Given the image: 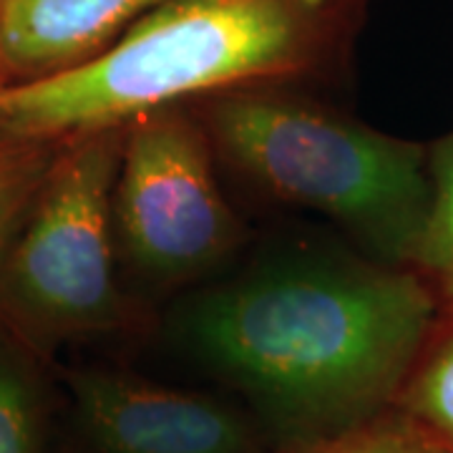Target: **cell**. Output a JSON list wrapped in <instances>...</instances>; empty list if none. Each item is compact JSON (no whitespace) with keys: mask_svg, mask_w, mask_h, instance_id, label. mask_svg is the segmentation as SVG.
<instances>
[{"mask_svg":"<svg viewBox=\"0 0 453 453\" xmlns=\"http://www.w3.org/2000/svg\"><path fill=\"white\" fill-rule=\"evenodd\" d=\"M431 174V217L413 259V270L421 273L436 292L453 297V134L441 139L428 151Z\"/></svg>","mask_w":453,"mask_h":453,"instance_id":"9c48e42d","label":"cell"},{"mask_svg":"<svg viewBox=\"0 0 453 453\" xmlns=\"http://www.w3.org/2000/svg\"><path fill=\"white\" fill-rule=\"evenodd\" d=\"M0 453H43V398L28 360L0 348Z\"/></svg>","mask_w":453,"mask_h":453,"instance_id":"30bf717a","label":"cell"},{"mask_svg":"<svg viewBox=\"0 0 453 453\" xmlns=\"http://www.w3.org/2000/svg\"><path fill=\"white\" fill-rule=\"evenodd\" d=\"M446 303L449 310L434 325L395 411L453 446V297Z\"/></svg>","mask_w":453,"mask_h":453,"instance_id":"ba28073f","label":"cell"},{"mask_svg":"<svg viewBox=\"0 0 453 453\" xmlns=\"http://www.w3.org/2000/svg\"><path fill=\"white\" fill-rule=\"evenodd\" d=\"M288 453H453V446L393 408L357 428Z\"/></svg>","mask_w":453,"mask_h":453,"instance_id":"8fae6325","label":"cell"},{"mask_svg":"<svg viewBox=\"0 0 453 453\" xmlns=\"http://www.w3.org/2000/svg\"><path fill=\"white\" fill-rule=\"evenodd\" d=\"M327 0H166L96 56L0 86L11 142L121 129L181 98L295 73L320 41Z\"/></svg>","mask_w":453,"mask_h":453,"instance_id":"7a4b0ae2","label":"cell"},{"mask_svg":"<svg viewBox=\"0 0 453 453\" xmlns=\"http://www.w3.org/2000/svg\"><path fill=\"white\" fill-rule=\"evenodd\" d=\"M43 142H0V252L49 172Z\"/></svg>","mask_w":453,"mask_h":453,"instance_id":"7c38bea8","label":"cell"},{"mask_svg":"<svg viewBox=\"0 0 453 453\" xmlns=\"http://www.w3.org/2000/svg\"><path fill=\"white\" fill-rule=\"evenodd\" d=\"M210 131L259 189L330 217L375 262L413 267L434 199L426 146L305 101L247 91L211 104Z\"/></svg>","mask_w":453,"mask_h":453,"instance_id":"3957f363","label":"cell"},{"mask_svg":"<svg viewBox=\"0 0 453 453\" xmlns=\"http://www.w3.org/2000/svg\"><path fill=\"white\" fill-rule=\"evenodd\" d=\"M76 421L96 453H262L255 423L226 401L119 371H73Z\"/></svg>","mask_w":453,"mask_h":453,"instance_id":"8992f818","label":"cell"},{"mask_svg":"<svg viewBox=\"0 0 453 453\" xmlns=\"http://www.w3.org/2000/svg\"><path fill=\"white\" fill-rule=\"evenodd\" d=\"M438 297L413 267L280 259L196 297L179 335L295 451L395 408L438 320Z\"/></svg>","mask_w":453,"mask_h":453,"instance_id":"6da1fadb","label":"cell"},{"mask_svg":"<svg viewBox=\"0 0 453 453\" xmlns=\"http://www.w3.org/2000/svg\"><path fill=\"white\" fill-rule=\"evenodd\" d=\"M166 0H0V68L26 79L96 56Z\"/></svg>","mask_w":453,"mask_h":453,"instance_id":"52a82bcc","label":"cell"},{"mask_svg":"<svg viewBox=\"0 0 453 453\" xmlns=\"http://www.w3.org/2000/svg\"><path fill=\"white\" fill-rule=\"evenodd\" d=\"M113 229L131 262L159 282L199 275L240 242V222L211 172L210 139L177 106L124 127Z\"/></svg>","mask_w":453,"mask_h":453,"instance_id":"5b68a950","label":"cell"},{"mask_svg":"<svg viewBox=\"0 0 453 453\" xmlns=\"http://www.w3.org/2000/svg\"><path fill=\"white\" fill-rule=\"evenodd\" d=\"M121 142L124 127L68 139L33 196L0 270V297L28 338L53 342L129 323L113 257Z\"/></svg>","mask_w":453,"mask_h":453,"instance_id":"277c9868","label":"cell"}]
</instances>
